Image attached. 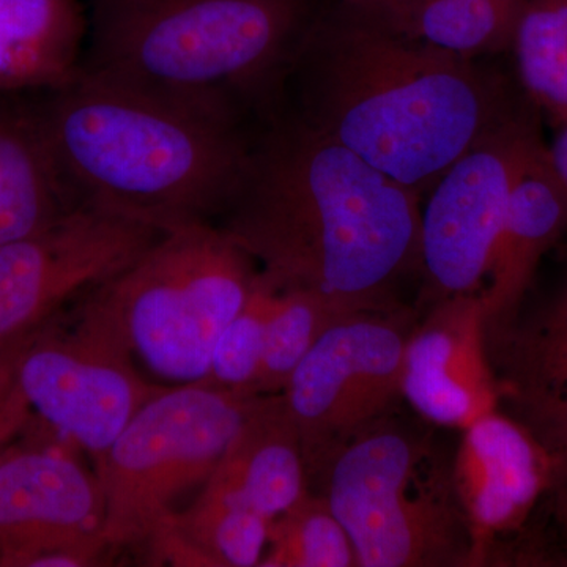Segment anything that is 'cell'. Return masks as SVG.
<instances>
[{
	"label": "cell",
	"mask_w": 567,
	"mask_h": 567,
	"mask_svg": "<svg viewBox=\"0 0 567 567\" xmlns=\"http://www.w3.org/2000/svg\"><path fill=\"white\" fill-rule=\"evenodd\" d=\"M216 226L276 286L341 315L395 309L420 271V194L286 110L257 126Z\"/></svg>",
	"instance_id": "1"
},
{
	"label": "cell",
	"mask_w": 567,
	"mask_h": 567,
	"mask_svg": "<svg viewBox=\"0 0 567 567\" xmlns=\"http://www.w3.org/2000/svg\"><path fill=\"white\" fill-rule=\"evenodd\" d=\"M532 107L517 82L398 31L365 0L317 10L284 99V110L420 196Z\"/></svg>",
	"instance_id": "2"
},
{
	"label": "cell",
	"mask_w": 567,
	"mask_h": 567,
	"mask_svg": "<svg viewBox=\"0 0 567 567\" xmlns=\"http://www.w3.org/2000/svg\"><path fill=\"white\" fill-rule=\"evenodd\" d=\"M33 103L78 204L159 233L218 221L256 132L84 73Z\"/></svg>",
	"instance_id": "3"
},
{
	"label": "cell",
	"mask_w": 567,
	"mask_h": 567,
	"mask_svg": "<svg viewBox=\"0 0 567 567\" xmlns=\"http://www.w3.org/2000/svg\"><path fill=\"white\" fill-rule=\"evenodd\" d=\"M81 73L257 128L284 110L315 0H89Z\"/></svg>",
	"instance_id": "4"
},
{
	"label": "cell",
	"mask_w": 567,
	"mask_h": 567,
	"mask_svg": "<svg viewBox=\"0 0 567 567\" xmlns=\"http://www.w3.org/2000/svg\"><path fill=\"white\" fill-rule=\"evenodd\" d=\"M312 483L352 540L358 567L475 566L454 456L424 425L383 416L333 451Z\"/></svg>",
	"instance_id": "5"
},
{
	"label": "cell",
	"mask_w": 567,
	"mask_h": 567,
	"mask_svg": "<svg viewBox=\"0 0 567 567\" xmlns=\"http://www.w3.org/2000/svg\"><path fill=\"white\" fill-rule=\"evenodd\" d=\"M259 267L216 224L167 230L81 298L159 386L203 383Z\"/></svg>",
	"instance_id": "6"
},
{
	"label": "cell",
	"mask_w": 567,
	"mask_h": 567,
	"mask_svg": "<svg viewBox=\"0 0 567 567\" xmlns=\"http://www.w3.org/2000/svg\"><path fill=\"white\" fill-rule=\"evenodd\" d=\"M249 401L196 383L164 388L141 406L96 466L107 546L151 543L171 524L183 496L218 468Z\"/></svg>",
	"instance_id": "7"
},
{
	"label": "cell",
	"mask_w": 567,
	"mask_h": 567,
	"mask_svg": "<svg viewBox=\"0 0 567 567\" xmlns=\"http://www.w3.org/2000/svg\"><path fill=\"white\" fill-rule=\"evenodd\" d=\"M412 330L398 309L350 312L336 319L297 365L279 394L300 434L309 483L333 451L404 399Z\"/></svg>",
	"instance_id": "8"
},
{
	"label": "cell",
	"mask_w": 567,
	"mask_h": 567,
	"mask_svg": "<svg viewBox=\"0 0 567 567\" xmlns=\"http://www.w3.org/2000/svg\"><path fill=\"white\" fill-rule=\"evenodd\" d=\"M532 110L495 130L451 164L421 208L420 271L429 298L480 293L487 281L518 171L543 140Z\"/></svg>",
	"instance_id": "9"
},
{
	"label": "cell",
	"mask_w": 567,
	"mask_h": 567,
	"mask_svg": "<svg viewBox=\"0 0 567 567\" xmlns=\"http://www.w3.org/2000/svg\"><path fill=\"white\" fill-rule=\"evenodd\" d=\"M74 322L41 327L22 358L32 409L102 464L132 417L166 386L151 382L107 324L78 300Z\"/></svg>",
	"instance_id": "10"
},
{
	"label": "cell",
	"mask_w": 567,
	"mask_h": 567,
	"mask_svg": "<svg viewBox=\"0 0 567 567\" xmlns=\"http://www.w3.org/2000/svg\"><path fill=\"white\" fill-rule=\"evenodd\" d=\"M162 234L82 205L39 233L0 246V344L50 323Z\"/></svg>",
	"instance_id": "11"
},
{
	"label": "cell",
	"mask_w": 567,
	"mask_h": 567,
	"mask_svg": "<svg viewBox=\"0 0 567 567\" xmlns=\"http://www.w3.org/2000/svg\"><path fill=\"white\" fill-rule=\"evenodd\" d=\"M103 525L96 473L48 453L0 461V566L102 565Z\"/></svg>",
	"instance_id": "12"
},
{
	"label": "cell",
	"mask_w": 567,
	"mask_h": 567,
	"mask_svg": "<svg viewBox=\"0 0 567 567\" xmlns=\"http://www.w3.org/2000/svg\"><path fill=\"white\" fill-rule=\"evenodd\" d=\"M402 395L425 423L458 431L498 410L480 293L436 301L413 328Z\"/></svg>",
	"instance_id": "13"
},
{
	"label": "cell",
	"mask_w": 567,
	"mask_h": 567,
	"mask_svg": "<svg viewBox=\"0 0 567 567\" xmlns=\"http://www.w3.org/2000/svg\"><path fill=\"white\" fill-rule=\"evenodd\" d=\"M550 472L546 451L499 410L462 431L454 480L475 540V566L487 561L498 537L527 524L547 494Z\"/></svg>",
	"instance_id": "14"
},
{
	"label": "cell",
	"mask_w": 567,
	"mask_h": 567,
	"mask_svg": "<svg viewBox=\"0 0 567 567\" xmlns=\"http://www.w3.org/2000/svg\"><path fill=\"white\" fill-rule=\"evenodd\" d=\"M498 406L516 420L551 462L567 457V271L532 312L486 333Z\"/></svg>",
	"instance_id": "15"
},
{
	"label": "cell",
	"mask_w": 567,
	"mask_h": 567,
	"mask_svg": "<svg viewBox=\"0 0 567 567\" xmlns=\"http://www.w3.org/2000/svg\"><path fill=\"white\" fill-rule=\"evenodd\" d=\"M566 235L567 193L551 169L543 137L518 171L488 286L480 293L484 333L505 328L520 315L537 268Z\"/></svg>",
	"instance_id": "16"
},
{
	"label": "cell",
	"mask_w": 567,
	"mask_h": 567,
	"mask_svg": "<svg viewBox=\"0 0 567 567\" xmlns=\"http://www.w3.org/2000/svg\"><path fill=\"white\" fill-rule=\"evenodd\" d=\"M207 484L270 520L311 491L300 434L281 394L252 395L240 431Z\"/></svg>",
	"instance_id": "17"
},
{
	"label": "cell",
	"mask_w": 567,
	"mask_h": 567,
	"mask_svg": "<svg viewBox=\"0 0 567 567\" xmlns=\"http://www.w3.org/2000/svg\"><path fill=\"white\" fill-rule=\"evenodd\" d=\"M78 207L33 100L0 95V246L39 233Z\"/></svg>",
	"instance_id": "18"
},
{
	"label": "cell",
	"mask_w": 567,
	"mask_h": 567,
	"mask_svg": "<svg viewBox=\"0 0 567 567\" xmlns=\"http://www.w3.org/2000/svg\"><path fill=\"white\" fill-rule=\"evenodd\" d=\"M87 32L82 0H0V95L69 84L81 73Z\"/></svg>",
	"instance_id": "19"
},
{
	"label": "cell",
	"mask_w": 567,
	"mask_h": 567,
	"mask_svg": "<svg viewBox=\"0 0 567 567\" xmlns=\"http://www.w3.org/2000/svg\"><path fill=\"white\" fill-rule=\"evenodd\" d=\"M398 31L477 59L509 48L518 0H365Z\"/></svg>",
	"instance_id": "20"
},
{
	"label": "cell",
	"mask_w": 567,
	"mask_h": 567,
	"mask_svg": "<svg viewBox=\"0 0 567 567\" xmlns=\"http://www.w3.org/2000/svg\"><path fill=\"white\" fill-rule=\"evenodd\" d=\"M518 89L551 123L567 118V0H525L509 48Z\"/></svg>",
	"instance_id": "21"
},
{
	"label": "cell",
	"mask_w": 567,
	"mask_h": 567,
	"mask_svg": "<svg viewBox=\"0 0 567 567\" xmlns=\"http://www.w3.org/2000/svg\"><path fill=\"white\" fill-rule=\"evenodd\" d=\"M173 524L208 566L251 567L262 561L271 520L205 484L188 509L175 514Z\"/></svg>",
	"instance_id": "22"
},
{
	"label": "cell",
	"mask_w": 567,
	"mask_h": 567,
	"mask_svg": "<svg viewBox=\"0 0 567 567\" xmlns=\"http://www.w3.org/2000/svg\"><path fill=\"white\" fill-rule=\"evenodd\" d=\"M264 567H358L346 528L322 496L309 491L271 520Z\"/></svg>",
	"instance_id": "23"
},
{
	"label": "cell",
	"mask_w": 567,
	"mask_h": 567,
	"mask_svg": "<svg viewBox=\"0 0 567 567\" xmlns=\"http://www.w3.org/2000/svg\"><path fill=\"white\" fill-rule=\"evenodd\" d=\"M275 287L274 305L265 333L262 365L257 380V395L281 393L317 339L336 319L346 316L316 295L284 289L276 284Z\"/></svg>",
	"instance_id": "24"
},
{
	"label": "cell",
	"mask_w": 567,
	"mask_h": 567,
	"mask_svg": "<svg viewBox=\"0 0 567 567\" xmlns=\"http://www.w3.org/2000/svg\"><path fill=\"white\" fill-rule=\"evenodd\" d=\"M275 284L259 270L256 286L237 316L219 336L203 385L240 398L257 395L265 333L275 298Z\"/></svg>",
	"instance_id": "25"
},
{
	"label": "cell",
	"mask_w": 567,
	"mask_h": 567,
	"mask_svg": "<svg viewBox=\"0 0 567 567\" xmlns=\"http://www.w3.org/2000/svg\"><path fill=\"white\" fill-rule=\"evenodd\" d=\"M37 331L0 344V445L20 434L31 415L32 405L22 385L21 365Z\"/></svg>",
	"instance_id": "26"
},
{
	"label": "cell",
	"mask_w": 567,
	"mask_h": 567,
	"mask_svg": "<svg viewBox=\"0 0 567 567\" xmlns=\"http://www.w3.org/2000/svg\"><path fill=\"white\" fill-rule=\"evenodd\" d=\"M546 496L561 536L567 566V457L551 462L550 483H548Z\"/></svg>",
	"instance_id": "27"
},
{
	"label": "cell",
	"mask_w": 567,
	"mask_h": 567,
	"mask_svg": "<svg viewBox=\"0 0 567 567\" xmlns=\"http://www.w3.org/2000/svg\"><path fill=\"white\" fill-rule=\"evenodd\" d=\"M554 137L547 142L548 162L567 193V118L554 123Z\"/></svg>",
	"instance_id": "28"
},
{
	"label": "cell",
	"mask_w": 567,
	"mask_h": 567,
	"mask_svg": "<svg viewBox=\"0 0 567 567\" xmlns=\"http://www.w3.org/2000/svg\"><path fill=\"white\" fill-rule=\"evenodd\" d=\"M518 2H524V0H518Z\"/></svg>",
	"instance_id": "29"
}]
</instances>
